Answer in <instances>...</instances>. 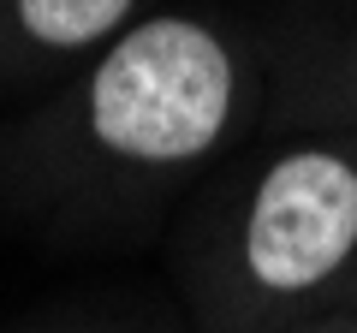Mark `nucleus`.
<instances>
[{
    "mask_svg": "<svg viewBox=\"0 0 357 333\" xmlns=\"http://www.w3.org/2000/svg\"><path fill=\"white\" fill-rule=\"evenodd\" d=\"M345 72H351V90H357V30H351V48H345Z\"/></svg>",
    "mask_w": 357,
    "mask_h": 333,
    "instance_id": "nucleus-5",
    "label": "nucleus"
},
{
    "mask_svg": "<svg viewBox=\"0 0 357 333\" xmlns=\"http://www.w3.org/2000/svg\"><path fill=\"white\" fill-rule=\"evenodd\" d=\"M238 95L244 65L215 24L155 13L89 60L77 84V137L131 173H178L227 143Z\"/></svg>",
    "mask_w": 357,
    "mask_h": 333,
    "instance_id": "nucleus-2",
    "label": "nucleus"
},
{
    "mask_svg": "<svg viewBox=\"0 0 357 333\" xmlns=\"http://www.w3.org/2000/svg\"><path fill=\"white\" fill-rule=\"evenodd\" d=\"M286 333H357V304H340V309H316L310 321H298V327Z\"/></svg>",
    "mask_w": 357,
    "mask_h": 333,
    "instance_id": "nucleus-4",
    "label": "nucleus"
},
{
    "mask_svg": "<svg viewBox=\"0 0 357 333\" xmlns=\"http://www.w3.org/2000/svg\"><path fill=\"white\" fill-rule=\"evenodd\" d=\"M340 292H345V304H357V268H351V280H345Z\"/></svg>",
    "mask_w": 357,
    "mask_h": 333,
    "instance_id": "nucleus-6",
    "label": "nucleus"
},
{
    "mask_svg": "<svg viewBox=\"0 0 357 333\" xmlns=\"http://www.w3.org/2000/svg\"><path fill=\"white\" fill-rule=\"evenodd\" d=\"M357 268V149L292 143L238 185L203 268L208 333H286Z\"/></svg>",
    "mask_w": 357,
    "mask_h": 333,
    "instance_id": "nucleus-1",
    "label": "nucleus"
},
{
    "mask_svg": "<svg viewBox=\"0 0 357 333\" xmlns=\"http://www.w3.org/2000/svg\"><path fill=\"white\" fill-rule=\"evenodd\" d=\"M6 24L42 60L102 54L137 24V0H6Z\"/></svg>",
    "mask_w": 357,
    "mask_h": 333,
    "instance_id": "nucleus-3",
    "label": "nucleus"
}]
</instances>
